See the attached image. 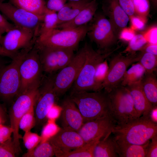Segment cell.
<instances>
[{"instance_id": "33", "label": "cell", "mask_w": 157, "mask_h": 157, "mask_svg": "<svg viewBox=\"0 0 157 157\" xmlns=\"http://www.w3.org/2000/svg\"><path fill=\"white\" fill-rule=\"evenodd\" d=\"M20 151L11 137L0 143V157H15Z\"/></svg>"}, {"instance_id": "7", "label": "cell", "mask_w": 157, "mask_h": 157, "mask_svg": "<svg viewBox=\"0 0 157 157\" xmlns=\"http://www.w3.org/2000/svg\"><path fill=\"white\" fill-rule=\"evenodd\" d=\"M89 25L87 35L99 50L107 51L117 42L118 34L113 24L103 14L95 13Z\"/></svg>"}, {"instance_id": "39", "label": "cell", "mask_w": 157, "mask_h": 157, "mask_svg": "<svg viewBox=\"0 0 157 157\" xmlns=\"http://www.w3.org/2000/svg\"><path fill=\"white\" fill-rule=\"evenodd\" d=\"M131 22L130 28L135 31L142 30L144 28L147 22V18L137 15L129 18Z\"/></svg>"}, {"instance_id": "57", "label": "cell", "mask_w": 157, "mask_h": 157, "mask_svg": "<svg viewBox=\"0 0 157 157\" xmlns=\"http://www.w3.org/2000/svg\"><path fill=\"white\" fill-rule=\"evenodd\" d=\"M5 0H0V1H1V2H3V1H4Z\"/></svg>"}, {"instance_id": "42", "label": "cell", "mask_w": 157, "mask_h": 157, "mask_svg": "<svg viewBox=\"0 0 157 157\" xmlns=\"http://www.w3.org/2000/svg\"><path fill=\"white\" fill-rule=\"evenodd\" d=\"M67 0H47L46 2V8L49 10L59 11L64 6Z\"/></svg>"}, {"instance_id": "14", "label": "cell", "mask_w": 157, "mask_h": 157, "mask_svg": "<svg viewBox=\"0 0 157 157\" xmlns=\"http://www.w3.org/2000/svg\"><path fill=\"white\" fill-rule=\"evenodd\" d=\"M0 11L15 26L32 30L36 33L38 36L44 15H38L9 2L0 1Z\"/></svg>"}, {"instance_id": "24", "label": "cell", "mask_w": 157, "mask_h": 157, "mask_svg": "<svg viewBox=\"0 0 157 157\" xmlns=\"http://www.w3.org/2000/svg\"><path fill=\"white\" fill-rule=\"evenodd\" d=\"M108 135L100 139L96 145L93 157H117L115 141Z\"/></svg>"}, {"instance_id": "10", "label": "cell", "mask_w": 157, "mask_h": 157, "mask_svg": "<svg viewBox=\"0 0 157 157\" xmlns=\"http://www.w3.org/2000/svg\"><path fill=\"white\" fill-rule=\"evenodd\" d=\"M38 88L28 90L18 95L9 109L10 126L13 131V139L17 147L20 150L19 140L21 136L19 133V122L23 115L34 106Z\"/></svg>"}, {"instance_id": "15", "label": "cell", "mask_w": 157, "mask_h": 157, "mask_svg": "<svg viewBox=\"0 0 157 157\" xmlns=\"http://www.w3.org/2000/svg\"><path fill=\"white\" fill-rule=\"evenodd\" d=\"M37 37L34 31L15 26L2 36L0 45L14 57L20 50L33 45Z\"/></svg>"}, {"instance_id": "2", "label": "cell", "mask_w": 157, "mask_h": 157, "mask_svg": "<svg viewBox=\"0 0 157 157\" xmlns=\"http://www.w3.org/2000/svg\"><path fill=\"white\" fill-rule=\"evenodd\" d=\"M69 97L79 110L84 123L109 115V98L108 93L104 90L71 93Z\"/></svg>"}, {"instance_id": "21", "label": "cell", "mask_w": 157, "mask_h": 157, "mask_svg": "<svg viewBox=\"0 0 157 157\" xmlns=\"http://www.w3.org/2000/svg\"><path fill=\"white\" fill-rule=\"evenodd\" d=\"M96 0H92L87 3L77 15L72 20L58 25L56 28L72 29L87 24L91 21L98 8Z\"/></svg>"}, {"instance_id": "16", "label": "cell", "mask_w": 157, "mask_h": 157, "mask_svg": "<svg viewBox=\"0 0 157 157\" xmlns=\"http://www.w3.org/2000/svg\"><path fill=\"white\" fill-rule=\"evenodd\" d=\"M115 125L107 115L84 123L77 132L86 143L110 135Z\"/></svg>"}, {"instance_id": "31", "label": "cell", "mask_w": 157, "mask_h": 157, "mask_svg": "<svg viewBox=\"0 0 157 157\" xmlns=\"http://www.w3.org/2000/svg\"><path fill=\"white\" fill-rule=\"evenodd\" d=\"M140 52L137 54L138 62L144 69L146 73H154L157 69V56L149 53Z\"/></svg>"}, {"instance_id": "37", "label": "cell", "mask_w": 157, "mask_h": 157, "mask_svg": "<svg viewBox=\"0 0 157 157\" xmlns=\"http://www.w3.org/2000/svg\"><path fill=\"white\" fill-rule=\"evenodd\" d=\"M22 138L24 145L28 151L33 149L41 142L40 136L31 131L25 132Z\"/></svg>"}, {"instance_id": "11", "label": "cell", "mask_w": 157, "mask_h": 157, "mask_svg": "<svg viewBox=\"0 0 157 157\" xmlns=\"http://www.w3.org/2000/svg\"><path fill=\"white\" fill-rule=\"evenodd\" d=\"M52 74L42 78L34 105L35 127L39 128L46 121L47 113L57 97L53 88Z\"/></svg>"}, {"instance_id": "27", "label": "cell", "mask_w": 157, "mask_h": 157, "mask_svg": "<svg viewBox=\"0 0 157 157\" xmlns=\"http://www.w3.org/2000/svg\"><path fill=\"white\" fill-rule=\"evenodd\" d=\"M58 22L57 13L47 8L39 29L37 38L44 37L56 28L58 25Z\"/></svg>"}, {"instance_id": "46", "label": "cell", "mask_w": 157, "mask_h": 157, "mask_svg": "<svg viewBox=\"0 0 157 157\" xmlns=\"http://www.w3.org/2000/svg\"><path fill=\"white\" fill-rule=\"evenodd\" d=\"M15 25L9 22L6 18L0 13V34L2 35L13 28Z\"/></svg>"}, {"instance_id": "56", "label": "cell", "mask_w": 157, "mask_h": 157, "mask_svg": "<svg viewBox=\"0 0 157 157\" xmlns=\"http://www.w3.org/2000/svg\"><path fill=\"white\" fill-rule=\"evenodd\" d=\"M2 35L0 34V45L1 43V41L2 37Z\"/></svg>"}, {"instance_id": "47", "label": "cell", "mask_w": 157, "mask_h": 157, "mask_svg": "<svg viewBox=\"0 0 157 157\" xmlns=\"http://www.w3.org/2000/svg\"><path fill=\"white\" fill-rule=\"evenodd\" d=\"M61 111V107L54 104L50 108L47 113V119L55 120L59 116Z\"/></svg>"}, {"instance_id": "53", "label": "cell", "mask_w": 157, "mask_h": 157, "mask_svg": "<svg viewBox=\"0 0 157 157\" xmlns=\"http://www.w3.org/2000/svg\"><path fill=\"white\" fill-rule=\"evenodd\" d=\"M151 3L153 7L156 9L157 7V0H149Z\"/></svg>"}, {"instance_id": "48", "label": "cell", "mask_w": 157, "mask_h": 157, "mask_svg": "<svg viewBox=\"0 0 157 157\" xmlns=\"http://www.w3.org/2000/svg\"><path fill=\"white\" fill-rule=\"evenodd\" d=\"M139 51L150 53L157 56V44L147 43Z\"/></svg>"}, {"instance_id": "22", "label": "cell", "mask_w": 157, "mask_h": 157, "mask_svg": "<svg viewBox=\"0 0 157 157\" xmlns=\"http://www.w3.org/2000/svg\"><path fill=\"white\" fill-rule=\"evenodd\" d=\"M115 141L116 151L120 157H146L150 142L149 141L144 144L138 145Z\"/></svg>"}, {"instance_id": "4", "label": "cell", "mask_w": 157, "mask_h": 157, "mask_svg": "<svg viewBox=\"0 0 157 157\" xmlns=\"http://www.w3.org/2000/svg\"><path fill=\"white\" fill-rule=\"evenodd\" d=\"M108 94L109 116L115 125H123L139 117L126 87L120 85Z\"/></svg>"}, {"instance_id": "51", "label": "cell", "mask_w": 157, "mask_h": 157, "mask_svg": "<svg viewBox=\"0 0 157 157\" xmlns=\"http://www.w3.org/2000/svg\"><path fill=\"white\" fill-rule=\"evenodd\" d=\"M0 56H6L12 59L13 57L9 53L6 52L0 45Z\"/></svg>"}, {"instance_id": "9", "label": "cell", "mask_w": 157, "mask_h": 157, "mask_svg": "<svg viewBox=\"0 0 157 157\" xmlns=\"http://www.w3.org/2000/svg\"><path fill=\"white\" fill-rule=\"evenodd\" d=\"M85 57L84 46L75 54L72 60L67 65L53 75V88L57 97L63 95L71 88L84 65Z\"/></svg>"}, {"instance_id": "55", "label": "cell", "mask_w": 157, "mask_h": 157, "mask_svg": "<svg viewBox=\"0 0 157 157\" xmlns=\"http://www.w3.org/2000/svg\"><path fill=\"white\" fill-rule=\"evenodd\" d=\"M69 1H80L81 0H68Z\"/></svg>"}, {"instance_id": "18", "label": "cell", "mask_w": 157, "mask_h": 157, "mask_svg": "<svg viewBox=\"0 0 157 157\" xmlns=\"http://www.w3.org/2000/svg\"><path fill=\"white\" fill-rule=\"evenodd\" d=\"M102 9L103 14L108 17L119 35L121 31L126 27L129 20V16L117 0H103Z\"/></svg>"}, {"instance_id": "38", "label": "cell", "mask_w": 157, "mask_h": 157, "mask_svg": "<svg viewBox=\"0 0 157 157\" xmlns=\"http://www.w3.org/2000/svg\"><path fill=\"white\" fill-rule=\"evenodd\" d=\"M136 15L147 18L150 10L149 0H132Z\"/></svg>"}, {"instance_id": "3", "label": "cell", "mask_w": 157, "mask_h": 157, "mask_svg": "<svg viewBox=\"0 0 157 157\" xmlns=\"http://www.w3.org/2000/svg\"><path fill=\"white\" fill-rule=\"evenodd\" d=\"M85 46L86 57L84 65L71 87L70 93L95 91V76L99 65L117 49L108 51H96L88 43Z\"/></svg>"}, {"instance_id": "29", "label": "cell", "mask_w": 157, "mask_h": 157, "mask_svg": "<svg viewBox=\"0 0 157 157\" xmlns=\"http://www.w3.org/2000/svg\"><path fill=\"white\" fill-rule=\"evenodd\" d=\"M132 65L126 71L120 85L126 86L142 80L145 73V69L138 62Z\"/></svg>"}, {"instance_id": "36", "label": "cell", "mask_w": 157, "mask_h": 157, "mask_svg": "<svg viewBox=\"0 0 157 157\" xmlns=\"http://www.w3.org/2000/svg\"><path fill=\"white\" fill-rule=\"evenodd\" d=\"M106 59L98 66L95 76V91L102 90L101 85L106 76L108 66Z\"/></svg>"}, {"instance_id": "25", "label": "cell", "mask_w": 157, "mask_h": 157, "mask_svg": "<svg viewBox=\"0 0 157 157\" xmlns=\"http://www.w3.org/2000/svg\"><path fill=\"white\" fill-rule=\"evenodd\" d=\"M144 92L154 107L157 106V79L154 73H145L141 81Z\"/></svg>"}, {"instance_id": "50", "label": "cell", "mask_w": 157, "mask_h": 157, "mask_svg": "<svg viewBox=\"0 0 157 157\" xmlns=\"http://www.w3.org/2000/svg\"><path fill=\"white\" fill-rule=\"evenodd\" d=\"M6 116V113L4 108L0 102V118L5 122Z\"/></svg>"}, {"instance_id": "45", "label": "cell", "mask_w": 157, "mask_h": 157, "mask_svg": "<svg viewBox=\"0 0 157 157\" xmlns=\"http://www.w3.org/2000/svg\"><path fill=\"white\" fill-rule=\"evenodd\" d=\"M151 142L149 143L146 157H157V135L151 139Z\"/></svg>"}, {"instance_id": "30", "label": "cell", "mask_w": 157, "mask_h": 157, "mask_svg": "<svg viewBox=\"0 0 157 157\" xmlns=\"http://www.w3.org/2000/svg\"><path fill=\"white\" fill-rule=\"evenodd\" d=\"M55 155L52 145L48 141L40 142L32 150L23 154V157H51Z\"/></svg>"}, {"instance_id": "40", "label": "cell", "mask_w": 157, "mask_h": 157, "mask_svg": "<svg viewBox=\"0 0 157 157\" xmlns=\"http://www.w3.org/2000/svg\"><path fill=\"white\" fill-rule=\"evenodd\" d=\"M120 6L129 17L137 15L132 0H117Z\"/></svg>"}, {"instance_id": "44", "label": "cell", "mask_w": 157, "mask_h": 157, "mask_svg": "<svg viewBox=\"0 0 157 157\" xmlns=\"http://www.w3.org/2000/svg\"><path fill=\"white\" fill-rule=\"evenodd\" d=\"M136 33L135 31L130 27H125L119 32L118 38L123 41L129 42L134 36Z\"/></svg>"}, {"instance_id": "28", "label": "cell", "mask_w": 157, "mask_h": 157, "mask_svg": "<svg viewBox=\"0 0 157 157\" xmlns=\"http://www.w3.org/2000/svg\"><path fill=\"white\" fill-rule=\"evenodd\" d=\"M100 139H96L86 143L82 147L74 150L59 152L55 155L57 157H93L94 148Z\"/></svg>"}, {"instance_id": "35", "label": "cell", "mask_w": 157, "mask_h": 157, "mask_svg": "<svg viewBox=\"0 0 157 157\" xmlns=\"http://www.w3.org/2000/svg\"><path fill=\"white\" fill-rule=\"evenodd\" d=\"M55 121L48 120L47 122L43 127L40 135L41 142L48 141L56 134L59 130L60 128L56 124Z\"/></svg>"}, {"instance_id": "20", "label": "cell", "mask_w": 157, "mask_h": 157, "mask_svg": "<svg viewBox=\"0 0 157 157\" xmlns=\"http://www.w3.org/2000/svg\"><path fill=\"white\" fill-rule=\"evenodd\" d=\"M125 87L129 92L134 108L138 117L149 115L154 107L148 100L144 92L141 81Z\"/></svg>"}, {"instance_id": "17", "label": "cell", "mask_w": 157, "mask_h": 157, "mask_svg": "<svg viewBox=\"0 0 157 157\" xmlns=\"http://www.w3.org/2000/svg\"><path fill=\"white\" fill-rule=\"evenodd\" d=\"M48 141L53 148L55 155L59 152L74 150L85 144L77 131L67 127L60 128Z\"/></svg>"}, {"instance_id": "58", "label": "cell", "mask_w": 157, "mask_h": 157, "mask_svg": "<svg viewBox=\"0 0 157 157\" xmlns=\"http://www.w3.org/2000/svg\"><path fill=\"white\" fill-rule=\"evenodd\" d=\"M89 0L90 1H91V0Z\"/></svg>"}, {"instance_id": "43", "label": "cell", "mask_w": 157, "mask_h": 157, "mask_svg": "<svg viewBox=\"0 0 157 157\" xmlns=\"http://www.w3.org/2000/svg\"><path fill=\"white\" fill-rule=\"evenodd\" d=\"M13 130L10 126L0 124V143L3 142L10 138L13 133Z\"/></svg>"}, {"instance_id": "41", "label": "cell", "mask_w": 157, "mask_h": 157, "mask_svg": "<svg viewBox=\"0 0 157 157\" xmlns=\"http://www.w3.org/2000/svg\"><path fill=\"white\" fill-rule=\"evenodd\" d=\"M147 43L157 44V27L153 26L142 32Z\"/></svg>"}, {"instance_id": "26", "label": "cell", "mask_w": 157, "mask_h": 157, "mask_svg": "<svg viewBox=\"0 0 157 157\" xmlns=\"http://www.w3.org/2000/svg\"><path fill=\"white\" fill-rule=\"evenodd\" d=\"M9 2L39 15H43L47 9L45 0H10Z\"/></svg>"}, {"instance_id": "54", "label": "cell", "mask_w": 157, "mask_h": 157, "mask_svg": "<svg viewBox=\"0 0 157 157\" xmlns=\"http://www.w3.org/2000/svg\"><path fill=\"white\" fill-rule=\"evenodd\" d=\"M4 122L5 121H3L2 119L0 118V124H3V123H4Z\"/></svg>"}, {"instance_id": "1", "label": "cell", "mask_w": 157, "mask_h": 157, "mask_svg": "<svg viewBox=\"0 0 157 157\" xmlns=\"http://www.w3.org/2000/svg\"><path fill=\"white\" fill-rule=\"evenodd\" d=\"M112 133L116 141L142 145L157 135V123L151 119L149 114L143 115L124 125H115Z\"/></svg>"}, {"instance_id": "13", "label": "cell", "mask_w": 157, "mask_h": 157, "mask_svg": "<svg viewBox=\"0 0 157 157\" xmlns=\"http://www.w3.org/2000/svg\"><path fill=\"white\" fill-rule=\"evenodd\" d=\"M138 55H122L121 53L113 56L110 60L106 74L102 84V89L107 93L120 85L128 67L138 62Z\"/></svg>"}, {"instance_id": "12", "label": "cell", "mask_w": 157, "mask_h": 157, "mask_svg": "<svg viewBox=\"0 0 157 157\" xmlns=\"http://www.w3.org/2000/svg\"><path fill=\"white\" fill-rule=\"evenodd\" d=\"M38 50L43 72L52 74L67 65L74 55V50L71 49L38 46Z\"/></svg>"}, {"instance_id": "49", "label": "cell", "mask_w": 157, "mask_h": 157, "mask_svg": "<svg viewBox=\"0 0 157 157\" xmlns=\"http://www.w3.org/2000/svg\"><path fill=\"white\" fill-rule=\"evenodd\" d=\"M157 107H154L149 113L150 118L153 122L156 123H157Z\"/></svg>"}, {"instance_id": "5", "label": "cell", "mask_w": 157, "mask_h": 157, "mask_svg": "<svg viewBox=\"0 0 157 157\" xmlns=\"http://www.w3.org/2000/svg\"><path fill=\"white\" fill-rule=\"evenodd\" d=\"M33 46L17 52L11 63L6 65L0 72V100L9 103L19 94L21 87L19 73L20 64Z\"/></svg>"}, {"instance_id": "23", "label": "cell", "mask_w": 157, "mask_h": 157, "mask_svg": "<svg viewBox=\"0 0 157 157\" xmlns=\"http://www.w3.org/2000/svg\"><path fill=\"white\" fill-rule=\"evenodd\" d=\"M90 1L89 0H81L78 1H69L66 3L57 13V26L72 20Z\"/></svg>"}, {"instance_id": "34", "label": "cell", "mask_w": 157, "mask_h": 157, "mask_svg": "<svg viewBox=\"0 0 157 157\" xmlns=\"http://www.w3.org/2000/svg\"><path fill=\"white\" fill-rule=\"evenodd\" d=\"M147 43L143 33L135 34L133 38L129 42L127 47L123 53H128L129 54H134L136 51H139L145 44Z\"/></svg>"}, {"instance_id": "19", "label": "cell", "mask_w": 157, "mask_h": 157, "mask_svg": "<svg viewBox=\"0 0 157 157\" xmlns=\"http://www.w3.org/2000/svg\"><path fill=\"white\" fill-rule=\"evenodd\" d=\"M61 107L63 127L77 131L83 124L84 120L76 104L69 96L63 100Z\"/></svg>"}, {"instance_id": "32", "label": "cell", "mask_w": 157, "mask_h": 157, "mask_svg": "<svg viewBox=\"0 0 157 157\" xmlns=\"http://www.w3.org/2000/svg\"><path fill=\"white\" fill-rule=\"evenodd\" d=\"M34 106L32 107L22 117L19 123V128L25 132L31 131L35 127L36 120Z\"/></svg>"}, {"instance_id": "52", "label": "cell", "mask_w": 157, "mask_h": 157, "mask_svg": "<svg viewBox=\"0 0 157 157\" xmlns=\"http://www.w3.org/2000/svg\"><path fill=\"white\" fill-rule=\"evenodd\" d=\"M0 56V72L3 68L6 65L5 63L3 60L1 58Z\"/></svg>"}, {"instance_id": "8", "label": "cell", "mask_w": 157, "mask_h": 157, "mask_svg": "<svg viewBox=\"0 0 157 157\" xmlns=\"http://www.w3.org/2000/svg\"><path fill=\"white\" fill-rule=\"evenodd\" d=\"M43 72L38 51L34 44L20 65L21 87L19 94L28 90L38 88L43 77Z\"/></svg>"}, {"instance_id": "6", "label": "cell", "mask_w": 157, "mask_h": 157, "mask_svg": "<svg viewBox=\"0 0 157 157\" xmlns=\"http://www.w3.org/2000/svg\"><path fill=\"white\" fill-rule=\"evenodd\" d=\"M88 29L87 24L72 29L56 28L44 37L37 38L35 44L40 46L75 50L87 35Z\"/></svg>"}]
</instances>
